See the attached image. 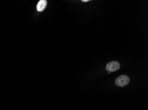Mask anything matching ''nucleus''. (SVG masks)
Wrapping results in <instances>:
<instances>
[{
    "label": "nucleus",
    "instance_id": "1",
    "mask_svg": "<svg viewBox=\"0 0 148 110\" xmlns=\"http://www.w3.org/2000/svg\"><path fill=\"white\" fill-rule=\"evenodd\" d=\"M130 82V78L127 75H120L115 80V84L118 86L124 87L127 86Z\"/></svg>",
    "mask_w": 148,
    "mask_h": 110
},
{
    "label": "nucleus",
    "instance_id": "2",
    "mask_svg": "<svg viewBox=\"0 0 148 110\" xmlns=\"http://www.w3.org/2000/svg\"><path fill=\"white\" fill-rule=\"evenodd\" d=\"M120 66V64L118 61H111L107 63L106 66V70L110 72H116L119 69Z\"/></svg>",
    "mask_w": 148,
    "mask_h": 110
},
{
    "label": "nucleus",
    "instance_id": "3",
    "mask_svg": "<svg viewBox=\"0 0 148 110\" xmlns=\"http://www.w3.org/2000/svg\"><path fill=\"white\" fill-rule=\"evenodd\" d=\"M47 5V1L46 0H40L38 2L36 6V9L39 12L43 11L45 9Z\"/></svg>",
    "mask_w": 148,
    "mask_h": 110
},
{
    "label": "nucleus",
    "instance_id": "4",
    "mask_svg": "<svg viewBox=\"0 0 148 110\" xmlns=\"http://www.w3.org/2000/svg\"><path fill=\"white\" fill-rule=\"evenodd\" d=\"M82 1L84 2H88L89 1V0H82Z\"/></svg>",
    "mask_w": 148,
    "mask_h": 110
}]
</instances>
